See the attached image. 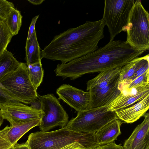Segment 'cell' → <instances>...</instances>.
Wrapping results in <instances>:
<instances>
[{
	"label": "cell",
	"instance_id": "obj_15",
	"mask_svg": "<svg viewBox=\"0 0 149 149\" xmlns=\"http://www.w3.org/2000/svg\"><path fill=\"white\" fill-rule=\"evenodd\" d=\"M123 123L122 120L116 119L96 132L95 135L99 146L115 141L121 134L120 127Z\"/></svg>",
	"mask_w": 149,
	"mask_h": 149
},
{
	"label": "cell",
	"instance_id": "obj_36",
	"mask_svg": "<svg viewBox=\"0 0 149 149\" xmlns=\"http://www.w3.org/2000/svg\"><path fill=\"white\" fill-rule=\"evenodd\" d=\"M10 149H14V146L11 147V148H10Z\"/></svg>",
	"mask_w": 149,
	"mask_h": 149
},
{
	"label": "cell",
	"instance_id": "obj_19",
	"mask_svg": "<svg viewBox=\"0 0 149 149\" xmlns=\"http://www.w3.org/2000/svg\"><path fill=\"white\" fill-rule=\"evenodd\" d=\"M20 63L11 52L6 50L0 56V80L16 69Z\"/></svg>",
	"mask_w": 149,
	"mask_h": 149
},
{
	"label": "cell",
	"instance_id": "obj_34",
	"mask_svg": "<svg viewBox=\"0 0 149 149\" xmlns=\"http://www.w3.org/2000/svg\"><path fill=\"white\" fill-rule=\"evenodd\" d=\"M30 3L34 5H38L41 4L45 0H28Z\"/></svg>",
	"mask_w": 149,
	"mask_h": 149
},
{
	"label": "cell",
	"instance_id": "obj_20",
	"mask_svg": "<svg viewBox=\"0 0 149 149\" xmlns=\"http://www.w3.org/2000/svg\"><path fill=\"white\" fill-rule=\"evenodd\" d=\"M141 59L135 58L120 68L118 87L129 80L136 71Z\"/></svg>",
	"mask_w": 149,
	"mask_h": 149
},
{
	"label": "cell",
	"instance_id": "obj_23",
	"mask_svg": "<svg viewBox=\"0 0 149 149\" xmlns=\"http://www.w3.org/2000/svg\"><path fill=\"white\" fill-rule=\"evenodd\" d=\"M13 36L5 21L1 20L0 22V56L7 49Z\"/></svg>",
	"mask_w": 149,
	"mask_h": 149
},
{
	"label": "cell",
	"instance_id": "obj_32",
	"mask_svg": "<svg viewBox=\"0 0 149 149\" xmlns=\"http://www.w3.org/2000/svg\"><path fill=\"white\" fill-rule=\"evenodd\" d=\"M59 149H86L78 142H74Z\"/></svg>",
	"mask_w": 149,
	"mask_h": 149
},
{
	"label": "cell",
	"instance_id": "obj_29",
	"mask_svg": "<svg viewBox=\"0 0 149 149\" xmlns=\"http://www.w3.org/2000/svg\"><path fill=\"white\" fill-rule=\"evenodd\" d=\"M92 149H123L120 144H116L115 141L103 146H99Z\"/></svg>",
	"mask_w": 149,
	"mask_h": 149
},
{
	"label": "cell",
	"instance_id": "obj_27",
	"mask_svg": "<svg viewBox=\"0 0 149 149\" xmlns=\"http://www.w3.org/2000/svg\"><path fill=\"white\" fill-rule=\"evenodd\" d=\"M10 128L8 125L0 131V149H10L13 145L8 140L7 133Z\"/></svg>",
	"mask_w": 149,
	"mask_h": 149
},
{
	"label": "cell",
	"instance_id": "obj_12",
	"mask_svg": "<svg viewBox=\"0 0 149 149\" xmlns=\"http://www.w3.org/2000/svg\"><path fill=\"white\" fill-rule=\"evenodd\" d=\"M120 75L107 86L89 91L91 100L90 109L107 106L114 100L121 91L118 88Z\"/></svg>",
	"mask_w": 149,
	"mask_h": 149
},
{
	"label": "cell",
	"instance_id": "obj_16",
	"mask_svg": "<svg viewBox=\"0 0 149 149\" xmlns=\"http://www.w3.org/2000/svg\"><path fill=\"white\" fill-rule=\"evenodd\" d=\"M120 68L100 72L97 76L87 82L86 91H93L108 85L120 75Z\"/></svg>",
	"mask_w": 149,
	"mask_h": 149
},
{
	"label": "cell",
	"instance_id": "obj_24",
	"mask_svg": "<svg viewBox=\"0 0 149 149\" xmlns=\"http://www.w3.org/2000/svg\"><path fill=\"white\" fill-rule=\"evenodd\" d=\"M149 69V54L142 56L138 68L133 76L128 81L122 86L118 87L121 91L124 86L127 85L137 77L144 73Z\"/></svg>",
	"mask_w": 149,
	"mask_h": 149
},
{
	"label": "cell",
	"instance_id": "obj_3",
	"mask_svg": "<svg viewBox=\"0 0 149 149\" xmlns=\"http://www.w3.org/2000/svg\"><path fill=\"white\" fill-rule=\"evenodd\" d=\"M74 142H79L86 149L99 146L95 133H79L65 127L50 132L32 133L26 143L31 149H59Z\"/></svg>",
	"mask_w": 149,
	"mask_h": 149
},
{
	"label": "cell",
	"instance_id": "obj_6",
	"mask_svg": "<svg viewBox=\"0 0 149 149\" xmlns=\"http://www.w3.org/2000/svg\"><path fill=\"white\" fill-rule=\"evenodd\" d=\"M117 119L114 111H108L107 106H103L78 112L77 116L69 121L65 127L79 133H95Z\"/></svg>",
	"mask_w": 149,
	"mask_h": 149
},
{
	"label": "cell",
	"instance_id": "obj_4",
	"mask_svg": "<svg viewBox=\"0 0 149 149\" xmlns=\"http://www.w3.org/2000/svg\"><path fill=\"white\" fill-rule=\"evenodd\" d=\"M126 43L134 49H149V14L140 0H135L129 13Z\"/></svg>",
	"mask_w": 149,
	"mask_h": 149
},
{
	"label": "cell",
	"instance_id": "obj_18",
	"mask_svg": "<svg viewBox=\"0 0 149 149\" xmlns=\"http://www.w3.org/2000/svg\"><path fill=\"white\" fill-rule=\"evenodd\" d=\"M41 119H37L23 124L10 126L7 133V136L10 143L14 145L25 133L33 127L39 126Z\"/></svg>",
	"mask_w": 149,
	"mask_h": 149
},
{
	"label": "cell",
	"instance_id": "obj_10",
	"mask_svg": "<svg viewBox=\"0 0 149 149\" xmlns=\"http://www.w3.org/2000/svg\"><path fill=\"white\" fill-rule=\"evenodd\" d=\"M56 93L62 100L78 112L90 109V92H85L69 84H62L58 88Z\"/></svg>",
	"mask_w": 149,
	"mask_h": 149
},
{
	"label": "cell",
	"instance_id": "obj_8",
	"mask_svg": "<svg viewBox=\"0 0 149 149\" xmlns=\"http://www.w3.org/2000/svg\"><path fill=\"white\" fill-rule=\"evenodd\" d=\"M38 95L43 112L39 126L40 131L47 132L56 127H65L69 121V116L58 100L52 94Z\"/></svg>",
	"mask_w": 149,
	"mask_h": 149
},
{
	"label": "cell",
	"instance_id": "obj_11",
	"mask_svg": "<svg viewBox=\"0 0 149 149\" xmlns=\"http://www.w3.org/2000/svg\"><path fill=\"white\" fill-rule=\"evenodd\" d=\"M149 95V84L136 86L122 90L107 107L108 111L116 110L129 107Z\"/></svg>",
	"mask_w": 149,
	"mask_h": 149
},
{
	"label": "cell",
	"instance_id": "obj_31",
	"mask_svg": "<svg viewBox=\"0 0 149 149\" xmlns=\"http://www.w3.org/2000/svg\"><path fill=\"white\" fill-rule=\"evenodd\" d=\"M28 104H30V106L33 109L41 110V103L38 96L37 97L29 102Z\"/></svg>",
	"mask_w": 149,
	"mask_h": 149
},
{
	"label": "cell",
	"instance_id": "obj_2",
	"mask_svg": "<svg viewBox=\"0 0 149 149\" xmlns=\"http://www.w3.org/2000/svg\"><path fill=\"white\" fill-rule=\"evenodd\" d=\"M105 25L102 19L87 21L55 36L41 51V58L60 61L61 64H65L95 51L104 37Z\"/></svg>",
	"mask_w": 149,
	"mask_h": 149
},
{
	"label": "cell",
	"instance_id": "obj_5",
	"mask_svg": "<svg viewBox=\"0 0 149 149\" xmlns=\"http://www.w3.org/2000/svg\"><path fill=\"white\" fill-rule=\"evenodd\" d=\"M0 84L11 97L24 104H28L38 96L25 63L21 62L16 69L1 79Z\"/></svg>",
	"mask_w": 149,
	"mask_h": 149
},
{
	"label": "cell",
	"instance_id": "obj_22",
	"mask_svg": "<svg viewBox=\"0 0 149 149\" xmlns=\"http://www.w3.org/2000/svg\"><path fill=\"white\" fill-rule=\"evenodd\" d=\"M30 81L35 89L42 83L43 79L44 71L41 62L27 65Z\"/></svg>",
	"mask_w": 149,
	"mask_h": 149
},
{
	"label": "cell",
	"instance_id": "obj_1",
	"mask_svg": "<svg viewBox=\"0 0 149 149\" xmlns=\"http://www.w3.org/2000/svg\"><path fill=\"white\" fill-rule=\"evenodd\" d=\"M134 49L125 41L110 40L95 51L65 64H58L56 75L73 80L86 74L121 67L144 52Z\"/></svg>",
	"mask_w": 149,
	"mask_h": 149
},
{
	"label": "cell",
	"instance_id": "obj_28",
	"mask_svg": "<svg viewBox=\"0 0 149 149\" xmlns=\"http://www.w3.org/2000/svg\"><path fill=\"white\" fill-rule=\"evenodd\" d=\"M17 101L10 96L0 84V107L1 106Z\"/></svg>",
	"mask_w": 149,
	"mask_h": 149
},
{
	"label": "cell",
	"instance_id": "obj_30",
	"mask_svg": "<svg viewBox=\"0 0 149 149\" xmlns=\"http://www.w3.org/2000/svg\"><path fill=\"white\" fill-rule=\"evenodd\" d=\"M39 17V15H36L32 18L29 27L26 40H29L36 31L35 24Z\"/></svg>",
	"mask_w": 149,
	"mask_h": 149
},
{
	"label": "cell",
	"instance_id": "obj_21",
	"mask_svg": "<svg viewBox=\"0 0 149 149\" xmlns=\"http://www.w3.org/2000/svg\"><path fill=\"white\" fill-rule=\"evenodd\" d=\"M22 16L15 7L11 8L6 21V24L13 36L17 35L22 25Z\"/></svg>",
	"mask_w": 149,
	"mask_h": 149
},
{
	"label": "cell",
	"instance_id": "obj_13",
	"mask_svg": "<svg viewBox=\"0 0 149 149\" xmlns=\"http://www.w3.org/2000/svg\"><path fill=\"white\" fill-rule=\"evenodd\" d=\"M144 118L134 130L123 146V149H149V113L143 116Z\"/></svg>",
	"mask_w": 149,
	"mask_h": 149
},
{
	"label": "cell",
	"instance_id": "obj_7",
	"mask_svg": "<svg viewBox=\"0 0 149 149\" xmlns=\"http://www.w3.org/2000/svg\"><path fill=\"white\" fill-rule=\"evenodd\" d=\"M135 0H105L102 19L108 29L110 40L121 32L126 31L130 11Z\"/></svg>",
	"mask_w": 149,
	"mask_h": 149
},
{
	"label": "cell",
	"instance_id": "obj_9",
	"mask_svg": "<svg viewBox=\"0 0 149 149\" xmlns=\"http://www.w3.org/2000/svg\"><path fill=\"white\" fill-rule=\"evenodd\" d=\"M4 119L7 120L10 126L22 125L37 119H41L43 111L33 109L21 102L15 101L0 107Z\"/></svg>",
	"mask_w": 149,
	"mask_h": 149
},
{
	"label": "cell",
	"instance_id": "obj_26",
	"mask_svg": "<svg viewBox=\"0 0 149 149\" xmlns=\"http://www.w3.org/2000/svg\"><path fill=\"white\" fill-rule=\"evenodd\" d=\"M12 7H15L12 2L6 0H0V19L5 21Z\"/></svg>",
	"mask_w": 149,
	"mask_h": 149
},
{
	"label": "cell",
	"instance_id": "obj_17",
	"mask_svg": "<svg viewBox=\"0 0 149 149\" xmlns=\"http://www.w3.org/2000/svg\"><path fill=\"white\" fill-rule=\"evenodd\" d=\"M25 49V60L27 65L41 62L40 49L36 31L29 40H26Z\"/></svg>",
	"mask_w": 149,
	"mask_h": 149
},
{
	"label": "cell",
	"instance_id": "obj_14",
	"mask_svg": "<svg viewBox=\"0 0 149 149\" xmlns=\"http://www.w3.org/2000/svg\"><path fill=\"white\" fill-rule=\"evenodd\" d=\"M149 108V95L132 106L114 111L119 120L127 123H132L138 120Z\"/></svg>",
	"mask_w": 149,
	"mask_h": 149
},
{
	"label": "cell",
	"instance_id": "obj_35",
	"mask_svg": "<svg viewBox=\"0 0 149 149\" xmlns=\"http://www.w3.org/2000/svg\"><path fill=\"white\" fill-rule=\"evenodd\" d=\"M4 119L2 115V114L0 111V128L1 126V125L3 123Z\"/></svg>",
	"mask_w": 149,
	"mask_h": 149
},
{
	"label": "cell",
	"instance_id": "obj_33",
	"mask_svg": "<svg viewBox=\"0 0 149 149\" xmlns=\"http://www.w3.org/2000/svg\"><path fill=\"white\" fill-rule=\"evenodd\" d=\"M14 149H31L26 143L19 144L16 143L14 145Z\"/></svg>",
	"mask_w": 149,
	"mask_h": 149
},
{
	"label": "cell",
	"instance_id": "obj_25",
	"mask_svg": "<svg viewBox=\"0 0 149 149\" xmlns=\"http://www.w3.org/2000/svg\"><path fill=\"white\" fill-rule=\"evenodd\" d=\"M149 70H148L141 76L137 77L131 83L124 86L121 91L124 90L129 89L139 85L149 84Z\"/></svg>",
	"mask_w": 149,
	"mask_h": 149
},
{
	"label": "cell",
	"instance_id": "obj_37",
	"mask_svg": "<svg viewBox=\"0 0 149 149\" xmlns=\"http://www.w3.org/2000/svg\"><path fill=\"white\" fill-rule=\"evenodd\" d=\"M1 19H0V22L1 21Z\"/></svg>",
	"mask_w": 149,
	"mask_h": 149
}]
</instances>
